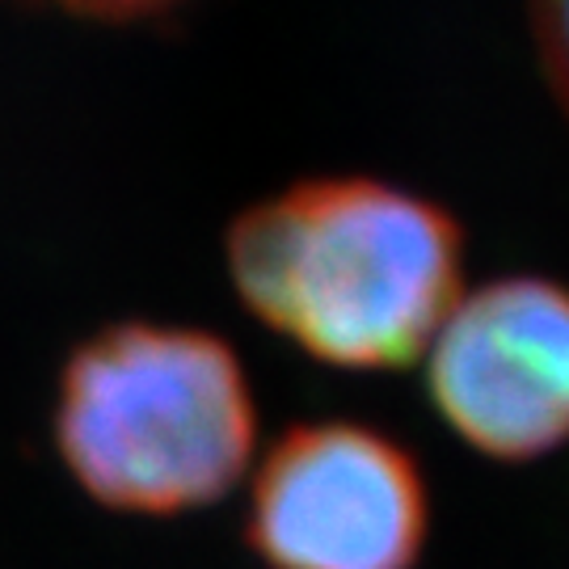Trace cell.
<instances>
[{"instance_id":"1","label":"cell","mask_w":569,"mask_h":569,"mask_svg":"<svg viewBox=\"0 0 569 569\" xmlns=\"http://www.w3.org/2000/svg\"><path fill=\"white\" fill-rule=\"evenodd\" d=\"M241 305L317 363L401 371L465 296V232L376 178H305L244 207L224 237Z\"/></svg>"},{"instance_id":"2","label":"cell","mask_w":569,"mask_h":569,"mask_svg":"<svg viewBox=\"0 0 569 569\" xmlns=\"http://www.w3.org/2000/svg\"><path fill=\"white\" fill-rule=\"evenodd\" d=\"M56 448L106 510L164 519L216 507L258 448L237 350L207 329L161 321L89 333L60 371Z\"/></svg>"},{"instance_id":"3","label":"cell","mask_w":569,"mask_h":569,"mask_svg":"<svg viewBox=\"0 0 569 569\" xmlns=\"http://www.w3.org/2000/svg\"><path fill=\"white\" fill-rule=\"evenodd\" d=\"M430 536L427 481L363 422H308L266 451L244 540L266 569H413Z\"/></svg>"},{"instance_id":"4","label":"cell","mask_w":569,"mask_h":569,"mask_svg":"<svg viewBox=\"0 0 569 569\" xmlns=\"http://www.w3.org/2000/svg\"><path fill=\"white\" fill-rule=\"evenodd\" d=\"M439 418L489 460H540L569 443V287L507 274L460 296L427 350Z\"/></svg>"},{"instance_id":"5","label":"cell","mask_w":569,"mask_h":569,"mask_svg":"<svg viewBox=\"0 0 569 569\" xmlns=\"http://www.w3.org/2000/svg\"><path fill=\"white\" fill-rule=\"evenodd\" d=\"M531 47L549 89L569 114V4H536L528 13Z\"/></svg>"}]
</instances>
